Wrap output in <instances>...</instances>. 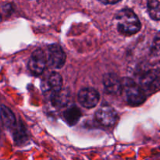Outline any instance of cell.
Instances as JSON below:
<instances>
[{
  "label": "cell",
  "instance_id": "cell-15",
  "mask_svg": "<svg viewBox=\"0 0 160 160\" xmlns=\"http://www.w3.org/2000/svg\"><path fill=\"white\" fill-rule=\"evenodd\" d=\"M151 55L153 56H160V31L153 38L151 46Z\"/></svg>",
  "mask_w": 160,
  "mask_h": 160
},
{
  "label": "cell",
  "instance_id": "cell-11",
  "mask_svg": "<svg viewBox=\"0 0 160 160\" xmlns=\"http://www.w3.org/2000/svg\"><path fill=\"white\" fill-rule=\"evenodd\" d=\"M70 102V94L67 90L53 92L51 95V102L55 107H63Z\"/></svg>",
  "mask_w": 160,
  "mask_h": 160
},
{
  "label": "cell",
  "instance_id": "cell-6",
  "mask_svg": "<svg viewBox=\"0 0 160 160\" xmlns=\"http://www.w3.org/2000/svg\"><path fill=\"white\" fill-rule=\"evenodd\" d=\"M95 118L106 127L113 126L118 120L117 112L110 106L103 105L95 112Z\"/></svg>",
  "mask_w": 160,
  "mask_h": 160
},
{
  "label": "cell",
  "instance_id": "cell-13",
  "mask_svg": "<svg viewBox=\"0 0 160 160\" xmlns=\"http://www.w3.org/2000/svg\"><path fill=\"white\" fill-rule=\"evenodd\" d=\"M148 11L152 20H160V1L151 0L148 2Z\"/></svg>",
  "mask_w": 160,
  "mask_h": 160
},
{
  "label": "cell",
  "instance_id": "cell-12",
  "mask_svg": "<svg viewBox=\"0 0 160 160\" xmlns=\"http://www.w3.org/2000/svg\"><path fill=\"white\" fill-rule=\"evenodd\" d=\"M81 117V109L76 106L69 107L67 110L64 111L63 117L65 121L69 126H74Z\"/></svg>",
  "mask_w": 160,
  "mask_h": 160
},
{
  "label": "cell",
  "instance_id": "cell-1",
  "mask_svg": "<svg viewBox=\"0 0 160 160\" xmlns=\"http://www.w3.org/2000/svg\"><path fill=\"white\" fill-rule=\"evenodd\" d=\"M117 29L125 35H132L140 31L142 24L134 11L130 9H123L115 17Z\"/></svg>",
  "mask_w": 160,
  "mask_h": 160
},
{
  "label": "cell",
  "instance_id": "cell-16",
  "mask_svg": "<svg viewBox=\"0 0 160 160\" xmlns=\"http://www.w3.org/2000/svg\"><path fill=\"white\" fill-rule=\"evenodd\" d=\"M120 1H106V0H105V1H100V2L102 3V4H105V5H108V4H117V3L120 2Z\"/></svg>",
  "mask_w": 160,
  "mask_h": 160
},
{
  "label": "cell",
  "instance_id": "cell-17",
  "mask_svg": "<svg viewBox=\"0 0 160 160\" xmlns=\"http://www.w3.org/2000/svg\"><path fill=\"white\" fill-rule=\"evenodd\" d=\"M2 20V14H1V12H0V21H1Z\"/></svg>",
  "mask_w": 160,
  "mask_h": 160
},
{
  "label": "cell",
  "instance_id": "cell-8",
  "mask_svg": "<svg viewBox=\"0 0 160 160\" xmlns=\"http://www.w3.org/2000/svg\"><path fill=\"white\" fill-rule=\"evenodd\" d=\"M103 85L107 93L119 95L122 92V79L116 73H106L103 77Z\"/></svg>",
  "mask_w": 160,
  "mask_h": 160
},
{
  "label": "cell",
  "instance_id": "cell-10",
  "mask_svg": "<svg viewBox=\"0 0 160 160\" xmlns=\"http://www.w3.org/2000/svg\"><path fill=\"white\" fill-rule=\"evenodd\" d=\"M62 79L61 75L57 72H52L48 76L46 82H43V90H52L53 92L62 90Z\"/></svg>",
  "mask_w": 160,
  "mask_h": 160
},
{
  "label": "cell",
  "instance_id": "cell-9",
  "mask_svg": "<svg viewBox=\"0 0 160 160\" xmlns=\"http://www.w3.org/2000/svg\"><path fill=\"white\" fill-rule=\"evenodd\" d=\"M0 119L7 129H12L17 126V119L12 111L5 105L0 106Z\"/></svg>",
  "mask_w": 160,
  "mask_h": 160
},
{
  "label": "cell",
  "instance_id": "cell-4",
  "mask_svg": "<svg viewBox=\"0 0 160 160\" xmlns=\"http://www.w3.org/2000/svg\"><path fill=\"white\" fill-rule=\"evenodd\" d=\"M160 85V68H153L147 70L140 78V87L142 90L152 91Z\"/></svg>",
  "mask_w": 160,
  "mask_h": 160
},
{
  "label": "cell",
  "instance_id": "cell-3",
  "mask_svg": "<svg viewBox=\"0 0 160 160\" xmlns=\"http://www.w3.org/2000/svg\"><path fill=\"white\" fill-rule=\"evenodd\" d=\"M66 54L60 45L52 44L48 47L47 63L53 69H60L66 62Z\"/></svg>",
  "mask_w": 160,
  "mask_h": 160
},
{
  "label": "cell",
  "instance_id": "cell-5",
  "mask_svg": "<svg viewBox=\"0 0 160 160\" xmlns=\"http://www.w3.org/2000/svg\"><path fill=\"white\" fill-rule=\"evenodd\" d=\"M47 65V56L43 50L38 48L31 54L28 61V68L34 74H41Z\"/></svg>",
  "mask_w": 160,
  "mask_h": 160
},
{
  "label": "cell",
  "instance_id": "cell-7",
  "mask_svg": "<svg viewBox=\"0 0 160 160\" xmlns=\"http://www.w3.org/2000/svg\"><path fill=\"white\" fill-rule=\"evenodd\" d=\"M99 94L95 89L92 88H84L79 91L78 94V100L80 104L87 109L94 108L99 101Z\"/></svg>",
  "mask_w": 160,
  "mask_h": 160
},
{
  "label": "cell",
  "instance_id": "cell-2",
  "mask_svg": "<svg viewBox=\"0 0 160 160\" xmlns=\"http://www.w3.org/2000/svg\"><path fill=\"white\" fill-rule=\"evenodd\" d=\"M127 102L132 106L142 105L146 99L145 92L134 81L129 78L122 79V92Z\"/></svg>",
  "mask_w": 160,
  "mask_h": 160
},
{
  "label": "cell",
  "instance_id": "cell-14",
  "mask_svg": "<svg viewBox=\"0 0 160 160\" xmlns=\"http://www.w3.org/2000/svg\"><path fill=\"white\" fill-rule=\"evenodd\" d=\"M13 139L17 145H20V144L23 143L26 140H28L26 130L23 125H19L16 128L13 133Z\"/></svg>",
  "mask_w": 160,
  "mask_h": 160
}]
</instances>
